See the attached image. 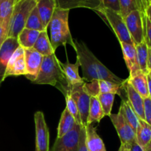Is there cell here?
<instances>
[{"label": "cell", "instance_id": "obj_1", "mask_svg": "<svg viewBox=\"0 0 151 151\" xmlns=\"http://www.w3.org/2000/svg\"><path fill=\"white\" fill-rule=\"evenodd\" d=\"M73 47L77 54V59L80 62L83 72V79L85 83L93 81H107L122 85L125 80L116 76L101 63L90 51L86 44L83 41L74 40Z\"/></svg>", "mask_w": 151, "mask_h": 151}, {"label": "cell", "instance_id": "obj_2", "mask_svg": "<svg viewBox=\"0 0 151 151\" xmlns=\"http://www.w3.org/2000/svg\"><path fill=\"white\" fill-rule=\"evenodd\" d=\"M32 83L41 85L53 86L61 91L64 96L69 92L70 89V86L59 63V60L55 54L44 56L38 76Z\"/></svg>", "mask_w": 151, "mask_h": 151}, {"label": "cell", "instance_id": "obj_3", "mask_svg": "<svg viewBox=\"0 0 151 151\" xmlns=\"http://www.w3.org/2000/svg\"><path fill=\"white\" fill-rule=\"evenodd\" d=\"M69 10L56 7L50 20V43L55 52L61 45L70 44L72 47H75L69 27Z\"/></svg>", "mask_w": 151, "mask_h": 151}, {"label": "cell", "instance_id": "obj_4", "mask_svg": "<svg viewBox=\"0 0 151 151\" xmlns=\"http://www.w3.org/2000/svg\"><path fill=\"white\" fill-rule=\"evenodd\" d=\"M37 0H19L16 1L9 24L7 38H16L25 28L27 21L32 9L36 6Z\"/></svg>", "mask_w": 151, "mask_h": 151}, {"label": "cell", "instance_id": "obj_5", "mask_svg": "<svg viewBox=\"0 0 151 151\" xmlns=\"http://www.w3.org/2000/svg\"><path fill=\"white\" fill-rule=\"evenodd\" d=\"M97 13L104 18L108 23L110 24L114 33L116 34L119 43H126L129 44H134L132 38L130 35L124 19L120 13H116L110 9L101 7L97 11Z\"/></svg>", "mask_w": 151, "mask_h": 151}, {"label": "cell", "instance_id": "obj_6", "mask_svg": "<svg viewBox=\"0 0 151 151\" xmlns=\"http://www.w3.org/2000/svg\"><path fill=\"white\" fill-rule=\"evenodd\" d=\"M69 94L72 96L78 106L81 116V124L83 127H86L91 96L86 89L85 83L71 86Z\"/></svg>", "mask_w": 151, "mask_h": 151}, {"label": "cell", "instance_id": "obj_7", "mask_svg": "<svg viewBox=\"0 0 151 151\" xmlns=\"http://www.w3.org/2000/svg\"><path fill=\"white\" fill-rule=\"evenodd\" d=\"M146 16H142L141 13L134 10L124 18L130 35L134 41V46L140 44L145 40V27Z\"/></svg>", "mask_w": 151, "mask_h": 151}, {"label": "cell", "instance_id": "obj_8", "mask_svg": "<svg viewBox=\"0 0 151 151\" xmlns=\"http://www.w3.org/2000/svg\"><path fill=\"white\" fill-rule=\"evenodd\" d=\"M35 125V151H50V132L43 112L34 114Z\"/></svg>", "mask_w": 151, "mask_h": 151}, {"label": "cell", "instance_id": "obj_9", "mask_svg": "<svg viewBox=\"0 0 151 151\" xmlns=\"http://www.w3.org/2000/svg\"><path fill=\"white\" fill-rule=\"evenodd\" d=\"M109 117L117 132L121 144L131 146L136 142V132L120 114H111Z\"/></svg>", "mask_w": 151, "mask_h": 151}, {"label": "cell", "instance_id": "obj_10", "mask_svg": "<svg viewBox=\"0 0 151 151\" xmlns=\"http://www.w3.org/2000/svg\"><path fill=\"white\" fill-rule=\"evenodd\" d=\"M83 125L75 124L74 128L62 138H56L50 151H78L81 131Z\"/></svg>", "mask_w": 151, "mask_h": 151}, {"label": "cell", "instance_id": "obj_11", "mask_svg": "<svg viewBox=\"0 0 151 151\" xmlns=\"http://www.w3.org/2000/svg\"><path fill=\"white\" fill-rule=\"evenodd\" d=\"M27 75L26 63L24 60V49L19 46L9 59L3 77V81L10 76H21Z\"/></svg>", "mask_w": 151, "mask_h": 151}, {"label": "cell", "instance_id": "obj_12", "mask_svg": "<svg viewBox=\"0 0 151 151\" xmlns=\"http://www.w3.org/2000/svg\"><path fill=\"white\" fill-rule=\"evenodd\" d=\"M43 58L44 56L35 49H24V60L27 69V75L25 77L31 82H33L38 76Z\"/></svg>", "mask_w": 151, "mask_h": 151}, {"label": "cell", "instance_id": "obj_13", "mask_svg": "<svg viewBox=\"0 0 151 151\" xmlns=\"http://www.w3.org/2000/svg\"><path fill=\"white\" fill-rule=\"evenodd\" d=\"M19 46L16 38H8L4 40L0 48V84L3 82V77L9 59Z\"/></svg>", "mask_w": 151, "mask_h": 151}, {"label": "cell", "instance_id": "obj_14", "mask_svg": "<svg viewBox=\"0 0 151 151\" xmlns=\"http://www.w3.org/2000/svg\"><path fill=\"white\" fill-rule=\"evenodd\" d=\"M123 88L126 92L128 101L132 107V109H134V111L139 119L145 120L144 99L127 82L126 80L123 83Z\"/></svg>", "mask_w": 151, "mask_h": 151}, {"label": "cell", "instance_id": "obj_15", "mask_svg": "<svg viewBox=\"0 0 151 151\" xmlns=\"http://www.w3.org/2000/svg\"><path fill=\"white\" fill-rule=\"evenodd\" d=\"M57 7L65 10L75 8H88L97 12L103 7L99 0H55Z\"/></svg>", "mask_w": 151, "mask_h": 151}, {"label": "cell", "instance_id": "obj_16", "mask_svg": "<svg viewBox=\"0 0 151 151\" xmlns=\"http://www.w3.org/2000/svg\"><path fill=\"white\" fill-rule=\"evenodd\" d=\"M59 63H60V67L63 70L69 86L71 87L85 83L83 78H81L79 75L78 70H79L80 67V62L78 59H77L75 63H70L68 60H66V63H62L61 61L59 60Z\"/></svg>", "mask_w": 151, "mask_h": 151}, {"label": "cell", "instance_id": "obj_17", "mask_svg": "<svg viewBox=\"0 0 151 151\" xmlns=\"http://www.w3.org/2000/svg\"><path fill=\"white\" fill-rule=\"evenodd\" d=\"M127 82L137 91L143 99L149 97L147 74L144 73L141 70L138 71L132 75H129Z\"/></svg>", "mask_w": 151, "mask_h": 151}, {"label": "cell", "instance_id": "obj_18", "mask_svg": "<svg viewBox=\"0 0 151 151\" xmlns=\"http://www.w3.org/2000/svg\"><path fill=\"white\" fill-rule=\"evenodd\" d=\"M86 145L88 151H106L103 141L93 124L86 127Z\"/></svg>", "mask_w": 151, "mask_h": 151}, {"label": "cell", "instance_id": "obj_19", "mask_svg": "<svg viewBox=\"0 0 151 151\" xmlns=\"http://www.w3.org/2000/svg\"><path fill=\"white\" fill-rule=\"evenodd\" d=\"M122 48V54H123L124 60H125L126 66L129 70L130 75L135 74L136 72L140 70L139 66L137 57V50L134 44H126V43H120Z\"/></svg>", "mask_w": 151, "mask_h": 151}, {"label": "cell", "instance_id": "obj_20", "mask_svg": "<svg viewBox=\"0 0 151 151\" xmlns=\"http://www.w3.org/2000/svg\"><path fill=\"white\" fill-rule=\"evenodd\" d=\"M37 10L43 24L47 29L55 10L57 7L55 0H37Z\"/></svg>", "mask_w": 151, "mask_h": 151}, {"label": "cell", "instance_id": "obj_21", "mask_svg": "<svg viewBox=\"0 0 151 151\" xmlns=\"http://www.w3.org/2000/svg\"><path fill=\"white\" fill-rule=\"evenodd\" d=\"M118 113H119L123 116L124 119L132 127L134 131L136 132L137 128H138L139 118L138 117L137 114L135 113L134 109H132L130 103H128V100L122 99Z\"/></svg>", "mask_w": 151, "mask_h": 151}, {"label": "cell", "instance_id": "obj_22", "mask_svg": "<svg viewBox=\"0 0 151 151\" xmlns=\"http://www.w3.org/2000/svg\"><path fill=\"white\" fill-rule=\"evenodd\" d=\"M75 124L76 122L72 115L68 111L67 109H65L62 112L58 126L57 138H62L64 137L69 131H72Z\"/></svg>", "mask_w": 151, "mask_h": 151}, {"label": "cell", "instance_id": "obj_23", "mask_svg": "<svg viewBox=\"0 0 151 151\" xmlns=\"http://www.w3.org/2000/svg\"><path fill=\"white\" fill-rule=\"evenodd\" d=\"M105 116L102 106L99 102L97 96H91L90 98L89 110L87 125L94 124V122H100V120Z\"/></svg>", "mask_w": 151, "mask_h": 151}, {"label": "cell", "instance_id": "obj_24", "mask_svg": "<svg viewBox=\"0 0 151 151\" xmlns=\"http://www.w3.org/2000/svg\"><path fill=\"white\" fill-rule=\"evenodd\" d=\"M151 140V125L143 119H139V125L136 131V141L137 144L144 148Z\"/></svg>", "mask_w": 151, "mask_h": 151}, {"label": "cell", "instance_id": "obj_25", "mask_svg": "<svg viewBox=\"0 0 151 151\" xmlns=\"http://www.w3.org/2000/svg\"><path fill=\"white\" fill-rule=\"evenodd\" d=\"M33 49L42 55L43 56L51 55L55 54V51L52 47L50 40L48 37L47 30H44L40 32L38 39L34 44Z\"/></svg>", "mask_w": 151, "mask_h": 151}, {"label": "cell", "instance_id": "obj_26", "mask_svg": "<svg viewBox=\"0 0 151 151\" xmlns=\"http://www.w3.org/2000/svg\"><path fill=\"white\" fill-rule=\"evenodd\" d=\"M39 31L24 28L17 37L18 42L20 47L24 49L32 48L40 34Z\"/></svg>", "mask_w": 151, "mask_h": 151}, {"label": "cell", "instance_id": "obj_27", "mask_svg": "<svg viewBox=\"0 0 151 151\" xmlns=\"http://www.w3.org/2000/svg\"><path fill=\"white\" fill-rule=\"evenodd\" d=\"M16 0H0V20L3 27L8 32L10 18Z\"/></svg>", "mask_w": 151, "mask_h": 151}, {"label": "cell", "instance_id": "obj_28", "mask_svg": "<svg viewBox=\"0 0 151 151\" xmlns=\"http://www.w3.org/2000/svg\"><path fill=\"white\" fill-rule=\"evenodd\" d=\"M137 50V57L139 66L142 72L145 74H148L147 69V56H148V47L145 41H143L140 44L135 45Z\"/></svg>", "mask_w": 151, "mask_h": 151}, {"label": "cell", "instance_id": "obj_29", "mask_svg": "<svg viewBox=\"0 0 151 151\" xmlns=\"http://www.w3.org/2000/svg\"><path fill=\"white\" fill-rule=\"evenodd\" d=\"M25 28L39 31V32H42L44 30H47V29H46L45 27L43 24V22L41 21V18H40L39 14H38L36 6L31 11L30 14H29V17H28L27 21Z\"/></svg>", "mask_w": 151, "mask_h": 151}, {"label": "cell", "instance_id": "obj_30", "mask_svg": "<svg viewBox=\"0 0 151 151\" xmlns=\"http://www.w3.org/2000/svg\"><path fill=\"white\" fill-rule=\"evenodd\" d=\"M98 86L99 94H114L121 96L120 91L123 88V84L119 85L107 81H98Z\"/></svg>", "mask_w": 151, "mask_h": 151}, {"label": "cell", "instance_id": "obj_31", "mask_svg": "<svg viewBox=\"0 0 151 151\" xmlns=\"http://www.w3.org/2000/svg\"><path fill=\"white\" fill-rule=\"evenodd\" d=\"M102 106L105 116H110L112 107L114 101L115 94H99L97 96Z\"/></svg>", "mask_w": 151, "mask_h": 151}, {"label": "cell", "instance_id": "obj_32", "mask_svg": "<svg viewBox=\"0 0 151 151\" xmlns=\"http://www.w3.org/2000/svg\"><path fill=\"white\" fill-rule=\"evenodd\" d=\"M65 99H66V109H67L68 111L72 115V116L75 119L76 124H79V125H82L81 124V116H80L79 111H78V106H77L76 103H75V100L72 97V96L68 93L66 96H64Z\"/></svg>", "mask_w": 151, "mask_h": 151}, {"label": "cell", "instance_id": "obj_33", "mask_svg": "<svg viewBox=\"0 0 151 151\" xmlns=\"http://www.w3.org/2000/svg\"><path fill=\"white\" fill-rule=\"evenodd\" d=\"M120 14L122 18H125L132 11L138 10L136 0H119Z\"/></svg>", "mask_w": 151, "mask_h": 151}, {"label": "cell", "instance_id": "obj_34", "mask_svg": "<svg viewBox=\"0 0 151 151\" xmlns=\"http://www.w3.org/2000/svg\"><path fill=\"white\" fill-rule=\"evenodd\" d=\"M102 3H103V7L110 9L116 13H120L119 0H103Z\"/></svg>", "mask_w": 151, "mask_h": 151}, {"label": "cell", "instance_id": "obj_35", "mask_svg": "<svg viewBox=\"0 0 151 151\" xmlns=\"http://www.w3.org/2000/svg\"><path fill=\"white\" fill-rule=\"evenodd\" d=\"M145 120L151 125V99L150 97L144 99Z\"/></svg>", "mask_w": 151, "mask_h": 151}, {"label": "cell", "instance_id": "obj_36", "mask_svg": "<svg viewBox=\"0 0 151 151\" xmlns=\"http://www.w3.org/2000/svg\"><path fill=\"white\" fill-rule=\"evenodd\" d=\"M145 41L147 47L151 48V22L146 16L145 27Z\"/></svg>", "mask_w": 151, "mask_h": 151}, {"label": "cell", "instance_id": "obj_37", "mask_svg": "<svg viewBox=\"0 0 151 151\" xmlns=\"http://www.w3.org/2000/svg\"><path fill=\"white\" fill-rule=\"evenodd\" d=\"M138 10L141 13L142 16H146V10L151 4V0H136Z\"/></svg>", "mask_w": 151, "mask_h": 151}, {"label": "cell", "instance_id": "obj_38", "mask_svg": "<svg viewBox=\"0 0 151 151\" xmlns=\"http://www.w3.org/2000/svg\"><path fill=\"white\" fill-rule=\"evenodd\" d=\"M78 151H88L86 145V127L83 126H82L81 128Z\"/></svg>", "mask_w": 151, "mask_h": 151}, {"label": "cell", "instance_id": "obj_39", "mask_svg": "<svg viewBox=\"0 0 151 151\" xmlns=\"http://www.w3.org/2000/svg\"><path fill=\"white\" fill-rule=\"evenodd\" d=\"M7 33H8V32H7V29L3 27L2 24H1V22L0 20V48H1V45L4 43V40L7 38Z\"/></svg>", "mask_w": 151, "mask_h": 151}, {"label": "cell", "instance_id": "obj_40", "mask_svg": "<svg viewBox=\"0 0 151 151\" xmlns=\"http://www.w3.org/2000/svg\"><path fill=\"white\" fill-rule=\"evenodd\" d=\"M130 150L131 151H143V149L137 144V141L134 142L131 146H130Z\"/></svg>", "mask_w": 151, "mask_h": 151}, {"label": "cell", "instance_id": "obj_41", "mask_svg": "<svg viewBox=\"0 0 151 151\" xmlns=\"http://www.w3.org/2000/svg\"><path fill=\"white\" fill-rule=\"evenodd\" d=\"M147 69L151 71V48L148 47V56H147Z\"/></svg>", "mask_w": 151, "mask_h": 151}, {"label": "cell", "instance_id": "obj_42", "mask_svg": "<svg viewBox=\"0 0 151 151\" xmlns=\"http://www.w3.org/2000/svg\"><path fill=\"white\" fill-rule=\"evenodd\" d=\"M147 83H148V93H149V97L151 99V77L147 74Z\"/></svg>", "mask_w": 151, "mask_h": 151}, {"label": "cell", "instance_id": "obj_43", "mask_svg": "<svg viewBox=\"0 0 151 151\" xmlns=\"http://www.w3.org/2000/svg\"><path fill=\"white\" fill-rule=\"evenodd\" d=\"M118 151H131L130 150V146L126 145L121 144Z\"/></svg>", "mask_w": 151, "mask_h": 151}, {"label": "cell", "instance_id": "obj_44", "mask_svg": "<svg viewBox=\"0 0 151 151\" xmlns=\"http://www.w3.org/2000/svg\"><path fill=\"white\" fill-rule=\"evenodd\" d=\"M146 16H147V17L148 18V19L151 22V4L147 7V10H146Z\"/></svg>", "mask_w": 151, "mask_h": 151}, {"label": "cell", "instance_id": "obj_45", "mask_svg": "<svg viewBox=\"0 0 151 151\" xmlns=\"http://www.w3.org/2000/svg\"><path fill=\"white\" fill-rule=\"evenodd\" d=\"M143 151H151V140L148 142V144L143 148Z\"/></svg>", "mask_w": 151, "mask_h": 151}, {"label": "cell", "instance_id": "obj_46", "mask_svg": "<svg viewBox=\"0 0 151 151\" xmlns=\"http://www.w3.org/2000/svg\"><path fill=\"white\" fill-rule=\"evenodd\" d=\"M99 1H100V2H101V3H102V1H103V0H99ZM102 4H103V3H102Z\"/></svg>", "mask_w": 151, "mask_h": 151}, {"label": "cell", "instance_id": "obj_47", "mask_svg": "<svg viewBox=\"0 0 151 151\" xmlns=\"http://www.w3.org/2000/svg\"><path fill=\"white\" fill-rule=\"evenodd\" d=\"M19 1V0H16V1Z\"/></svg>", "mask_w": 151, "mask_h": 151}]
</instances>
